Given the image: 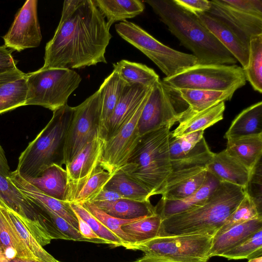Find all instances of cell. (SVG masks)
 <instances>
[{"instance_id": "cell-24", "label": "cell", "mask_w": 262, "mask_h": 262, "mask_svg": "<svg viewBox=\"0 0 262 262\" xmlns=\"http://www.w3.org/2000/svg\"><path fill=\"white\" fill-rule=\"evenodd\" d=\"M262 229V216L233 226L221 234L213 237L209 252V258L221 256L225 252L237 246L253 233Z\"/></svg>"}, {"instance_id": "cell-56", "label": "cell", "mask_w": 262, "mask_h": 262, "mask_svg": "<svg viewBox=\"0 0 262 262\" xmlns=\"http://www.w3.org/2000/svg\"><path fill=\"white\" fill-rule=\"evenodd\" d=\"M248 262H262V256H259L255 258L249 259Z\"/></svg>"}, {"instance_id": "cell-36", "label": "cell", "mask_w": 262, "mask_h": 262, "mask_svg": "<svg viewBox=\"0 0 262 262\" xmlns=\"http://www.w3.org/2000/svg\"><path fill=\"white\" fill-rule=\"evenodd\" d=\"M27 92L28 85L26 75L1 85L0 114L25 105Z\"/></svg>"}, {"instance_id": "cell-2", "label": "cell", "mask_w": 262, "mask_h": 262, "mask_svg": "<svg viewBox=\"0 0 262 262\" xmlns=\"http://www.w3.org/2000/svg\"><path fill=\"white\" fill-rule=\"evenodd\" d=\"M160 19L181 45L191 51L200 64L232 65L237 60L218 40L197 15L173 0H147Z\"/></svg>"}, {"instance_id": "cell-51", "label": "cell", "mask_w": 262, "mask_h": 262, "mask_svg": "<svg viewBox=\"0 0 262 262\" xmlns=\"http://www.w3.org/2000/svg\"><path fill=\"white\" fill-rule=\"evenodd\" d=\"M121 199L124 198L118 193L103 188L90 202L92 203L111 202Z\"/></svg>"}, {"instance_id": "cell-33", "label": "cell", "mask_w": 262, "mask_h": 262, "mask_svg": "<svg viewBox=\"0 0 262 262\" xmlns=\"http://www.w3.org/2000/svg\"><path fill=\"white\" fill-rule=\"evenodd\" d=\"M0 246L3 250L8 248L14 249L17 253L18 258L36 261L2 206H0Z\"/></svg>"}, {"instance_id": "cell-47", "label": "cell", "mask_w": 262, "mask_h": 262, "mask_svg": "<svg viewBox=\"0 0 262 262\" xmlns=\"http://www.w3.org/2000/svg\"><path fill=\"white\" fill-rule=\"evenodd\" d=\"M223 1L236 10L262 17L261 0H223Z\"/></svg>"}, {"instance_id": "cell-28", "label": "cell", "mask_w": 262, "mask_h": 262, "mask_svg": "<svg viewBox=\"0 0 262 262\" xmlns=\"http://www.w3.org/2000/svg\"><path fill=\"white\" fill-rule=\"evenodd\" d=\"M226 152L250 171L262 155V135L227 140Z\"/></svg>"}, {"instance_id": "cell-49", "label": "cell", "mask_w": 262, "mask_h": 262, "mask_svg": "<svg viewBox=\"0 0 262 262\" xmlns=\"http://www.w3.org/2000/svg\"><path fill=\"white\" fill-rule=\"evenodd\" d=\"M12 51L4 45L0 46V74L18 69L17 62L12 55Z\"/></svg>"}, {"instance_id": "cell-13", "label": "cell", "mask_w": 262, "mask_h": 262, "mask_svg": "<svg viewBox=\"0 0 262 262\" xmlns=\"http://www.w3.org/2000/svg\"><path fill=\"white\" fill-rule=\"evenodd\" d=\"M150 91L121 128L105 140L100 166L111 174L126 164L139 140L138 123Z\"/></svg>"}, {"instance_id": "cell-35", "label": "cell", "mask_w": 262, "mask_h": 262, "mask_svg": "<svg viewBox=\"0 0 262 262\" xmlns=\"http://www.w3.org/2000/svg\"><path fill=\"white\" fill-rule=\"evenodd\" d=\"M162 221L161 217L156 213L123 225L121 229L132 239L133 246L159 236Z\"/></svg>"}, {"instance_id": "cell-3", "label": "cell", "mask_w": 262, "mask_h": 262, "mask_svg": "<svg viewBox=\"0 0 262 262\" xmlns=\"http://www.w3.org/2000/svg\"><path fill=\"white\" fill-rule=\"evenodd\" d=\"M246 194L243 187L221 182L201 206L162 220L159 236L215 235Z\"/></svg>"}, {"instance_id": "cell-34", "label": "cell", "mask_w": 262, "mask_h": 262, "mask_svg": "<svg viewBox=\"0 0 262 262\" xmlns=\"http://www.w3.org/2000/svg\"><path fill=\"white\" fill-rule=\"evenodd\" d=\"M104 188L118 193L124 199L135 201H149L151 196L144 187L120 170L113 174Z\"/></svg>"}, {"instance_id": "cell-31", "label": "cell", "mask_w": 262, "mask_h": 262, "mask_svg": "<svg viewBox=\"0 0 262 262\" xmlns=\"http://www.w3.org/2000/svg\"><path fill=\"white\" fill-rule=\"evenodd\" d=\"M93 203L108 214L123 220L145 217L156 213L150 201L139 202L121 199L111 202Z\"/></svg>"}, {"instance_id": "cell-40", "label": "cell", "mask_w": 262, "mask_h": 262, "mask_svg": "<svg viewBox=\"0 0 262 262\" xmlns=\"http://www.w3.org/2000/svg\"><path fill=\"white\" fill-rule=\"evenodd\" d=\"M81 205L121 240L123 247L128 249H131L134 243L130 237L122 230L121 226L144 217L132 220L120 219L108 214L92 202H86Z\"/></svg>"}, {"instance_id": "cell-39", "label": "cell", "mask_w": 262, "mask_h": 262, "mask_svg": "<svg viewBox=\"0 0 262 262\" xmlns=\"http://www.w3.org/2000/svg\"><path fill=\"white\" fill-rule=\"evenodd\" d=\"M2 206L5 209L20 238L34 256L37 262H57V260L46 251L39 244L18 215L13 210L3 206Z\"/></svg>"}, {"instance_id": "cell-20", "label": "cell", "mask_w": 262, "mask_h": 262, "mask_svg": "<svg viewBox=\"0 0 262 262\" xmlns=\"http://www.w3.org/2000/svg\"><path fill=\"white\" fill-rule=\"evenodd\" d=\"M8 178L23 194L33 202L49 208L78 230L77 219L69 203L41 192L21 178L15 170L11 171Z\"/></svg>"}, {"instance_id": "cell-43", "label": "cell", "mask_w": 262, "mask_h": 262, "mask_svg": "<svg viewBox=\"0 0 262 262\" xmlns=\"http://www.w3.org/2000/svg\"><path fill=\"white\" fill-rule=\"evenodd\" d=\"M262 254V229L258 230L244 242L224 253L221 256L228 260L255 258Z\"/></svg>"}, {"instance_id": "cell-53", "label": "cell", "mask_w": 262, "mask_h": 262, "mask_svg": "<svg viewBox=\"0 0 262 262\" xmlns=\"http://www.w3.org/2000/svg\"><path fill=\"white\" fill-rule=\"evenodd\" d=\"M10 172L4 150L0 145V173L8 177Z\"/></svg>"}, {"instance_id": "cell-21", "label": "cell", "mask_w": 262, "mask_h": 262, "mask_svg": "<svg viewBox=\"0 0 262 262\" xmlns=\"http://www.w3.org/2000/svg\"><path fill=\"white\" fill-rule=\"evenodd\" d=\"M206 169L220 182L231 183L245 189L251 172L229 155L225 149L213 154Z\"/></svg>"}, {"instance_id": "cell-37", "label": "cell", "mask_w": 262, "mask_h": 262, "mask_svg": "<svg viewBox=\"0 0 262 262\" xmlns=\"http://www.w3.org/2000/svg\"><path fill=\"white\" fill-rule=\"evenodd\" d=\"M113 174L99 165L85 182L69 198L67 203L83 204L91 201L104 188Z\"/></svg>"}, {"instance_id": "cell-41", "label": "cell", "mask_w": 262, "mask_h": 262, "mask_svg": "<svg viewBox=\"0 0 262 262\" xmlns=\"http://www.w3.org/2000/svg\"><path fill=\"white\" fill-rule=\"evenodd\" d=\"M207 169H204L165 188L161 192V199L168 200L184 199L196 192L204 183Z\"/></svg>"}, {"instance_id": "cell-1", "label": "cell", "mask_w": 262, "mask_h": 262, "mask_svg": "<svg viewBox=\"0 0 262 262\" xmlns=\"http://www.w3.org/2000/svg\"><path fill=\"white\" fill-rule=\"evenodd\" d=\"M94 0H66L52 38L45 47L43 69H81L106 63L112 37Z\"/></svg>"}, {"instance_id": "cell-9", "label": "cell", "mask_w": 262, "mask_h": 262, "mask_svg": "<svg viewBox=\"0 0 262 262\" xmlns=\"http://www.w3.org/2000/svg\"><path fill=\"white\" fill-rule=\"evenodd\" d=\"M244 69L236 64H200L190 67L162 81L174 90L226 91L246 83Z\"/></svg>"}, {"instance_id": "cell-48", "label": "cell", "mask_w": 262, "mask_h": 262, "mask_svg": "<svg viewBox=\"0 0 262 262\" xmlns=\"http://www.w3.org/2000/svg\"><path fill=\"white\" fill-rule=\"evenodd\" d=\"M174 3L185 10L195 15L207 12L210 8V1L207 0H173Z\"/></svg>"}, {"instance_id": "cell-46", "label": "cell", "mask_w": 262, "mask_h": 262, "mask_svg": "<svg viewBox=\"0 0 262 262\" xmlns=\"http://www.w3.org/2000/svg\"><path fill=\"white\" fill-rule=\"evenodd\" d=\"M38 205L49 215L55 227L66 237L67 240L93 243L92 241L83 237L79 230L59 215L46 207Z\"/></svg>"}, {"instance_id": "cell-8", "label": "cell", "mask_w": 262, "mask_h": 262, "mask_svg": "<svg viewBox=\"0 0 262 262\" xmlns=\"http://www.w3.org/2000/svg\"><path fill=\"white\" fill-rule=\"evenodd\" d=\"M119 35L149 58L170 77L198 64L192 54L183 53L162 43L136 24L125 20L115 25Z\"/></svg>"}, {"instance_id": "cell-19", "label": "cell", "mask_w": 262, "mask_h": 262, "mask_svg": "<svg viewBox=\"0 0 262 262\" xmlns=\"http://www.w3.org/2000/svg\"><path fill=\"white\" fill-rule=\"evenodd\" d=\"M220 183L207 171L204 183L196 192L182 200H168L161 199L155 206L156 212L163 220L174 214L199 207L206 202Z\"/></svg>"}, {"instance_id": "cell-45", "label": "cell", "mask_w": 262, "mask_h": 262, "mask_svg": "<svg viewBox=\"0 0 262 262\" xmlns=\"http://www.w3.org/2000/svg\"><path fill=\"white\" fill-rule=\"evenodd\" d=\"M204 130H199L169 140L170 161L179 160L191 151L202 139Z\"/></svg>"}, {"instance_id": "cell-22", "label": "cell", "mask_w": 262, "mask_h": 262, "mask_svg": "<svg viewBox=\"0 0 262 262\" xmlns=\"http://www.w3.org/2000/svg\"><path fill=\"white\" fill-rule=\"evenodd\" d=\"M196 15L218 40L239 62L243 69L247 67L249 58V47L247 46L230 29L221 21L206 12Z\"/></svg>"}, {"instance_id": "cell-4", "label": "cell", "mask_w": 262, "mask_h": 262, "mask_svg": "<svg viewBox=\"0 0 262 262\" xmlns=\"http://www.w3.org/2000/svg\"><path fill=\"white\" fill-rule=\"evenodd\" d=\"M172 126L166 124L141 136L120 169L144 187L151 196L161 194L171 171L169 140Z\"/></svg>"}, {"instance_id": "cell-6", "label": "cell", "mask_w": 262, "mask_h": 262, "mask_svg": "<svg viewBox=\"0 0 262 262\" xmlns=\"http://www.w3.org/2000/svg\"><path fill=\"white\" fill-rule=\"evenodd\" d=\"M213 237L206 234L157 236L132 247L143 253L133 262H207Z\"/></svg>"}, {"instance_id": "cell-54", "label": "cell", "mask_w": 262, "mask_h": 262, "mask_svg": "<svg viewBox=\"0 0 262 262\" xmlns=\"http://www.w3.org/2000/svg\"><path fill=\"white\" fill-rule=\"evenodd\" d=\"M0 262H9V261L5 257L3 249L0 246Z\"/></svg>"}, {"instance_id": "cell-23", "label": "cell", "mask_w": 262, "mask_h": 262, "mask_svg": "<svg viewBox=\"0 0 262 262\" xmlns=\"http://www.w3.org/2000/svg\"><path fill=\"white\" fill-rule=\"evenodd\" d=\"M224 102L203 111L193 113L188 107L183 112L178 126L171 132L170 137H181L191 133L204 130L223 118Z\"/></svg>"}, {"instance_id": "cell-5", "label": "cell", "mask_w": 262, "mask_h": 262, "mask_svg": "<svg viewBox=\"0 0 262 262\" xmlns=\"http://www.w3.org/2000/svg\"><path fill=\"white\" fill-rule=\"evenodd\" d=\"M53 112L51 120L19 157L15 171L26 180L54 164L62 165L64 140L74 107L67 104Z\"/></svg>"}, {"instance_id": "cell-7", "label": "cell", "mask_w": 262, "mask_h": 262, "mask_svg": "<svg viewBox=\"0 0 262 262\" xmlns=\"http://www.w3.org/2000/svg\"><path fill=\"white\" fill-rule=\"evenodd\" d=\"M28 92L25 105H39L54 112L68 104L81 77L69 69H43L26 74Z\"/></svg>"}, {"instance_id": "cell-11", "label": "cell", "mask_w": 262, "mask_h": 262, "mask_svg": "<svg viewBox=\"0 0 262 262\" xmlns=\"http://www.w3.org/2000/svg\"><path fill=\"white\" fill-rule=\"evenodd\" d=\"M100 95L98 90L74 107L63 146L62 164L67 165L81 149L99 133Z\"/></svg>"}, {"instance_id": "cell-42", "label": "cell", "mask_w": 262, "mask_h": 262, "mask_svg": "<svg viewBox=\"0 0 262 262\" xmlns=\"http://www.w3.org/2000/svg\"><path fill=\"white\" fill-rule=\"evenodd\" d=\"M261 216V213L258 210L254 201L246 192L237 207L213 237L221 234L234 226Z\"/></svg>"}, {"instance_id": "cell-16", "label": "cell", "mask_w": 262, "mask_h": 262, "mask_svg": "<svg viewBox=\"0 0 262 262\" xmlns=\"http://www.w3.org/2000/svg\"><path fill=\"white\" fill-rule=\"evenodd\" d=\"M211 7L206 12L230 29L247 46L252 37L262 34V17L236 10L223 0L210 1Z\"/></svg>"}, {"instance_id": "cell-12", "label": "cell", "mask_w": 262, "mask_h": 262, "mask_svg": "<svg viewBox=\"0 0 262 262\" xmlns=\"http://www.w3.org/2000/svg\"><path fill=\"white\" fill-rule=\"evenodd\" d=\"M179 95L177 90L160 79L152 85L138 123L140 136L179 122L184 111L179 112L177 108L176 99Z\"/></svg>"}, {"instance_id": "cell-10", "label": "cell", "mask_w": 262, "mask_h": 262, "mask_svg": "<svg viewBox=\"0 0 262 262\" xmlns=\"http://www.w3.org/2000/svg\"><path fill=\"white\" fill-rule=\"evenodd\" d=\"M0 205L15 212L41 246L58 236L59 232L49 215L1 173Z\"/></svg>"}, {"instance_id": "cell-29", "label": "cell", "mask_w": 262, "mask_h": 262, "mask_svg": "<svg viewBox=\"0 0 262 262\" xmlns=\"http://www.w3.org/2000/svg\"><path fill=\"white\" fill-rule=\"evenodd\" d=\"M238 89L233 88L226 91H213L193 89H180L182 99L188 105V108L193 113L203 111L221 102L230 100Z\"/></svg>"}, {"instance_id": "cell-18", "label": "cell", "mask_w": 262, "mask_h": 262, "mask_svg": "<svg viewBox=\"0 0 262 262\" xmlns=\"http://www.w3.org/2000/svg\"><path fill=\"white\" fill-rule=\"evenodd\" d=\"M213 154L210 150L205 138L203 137L195 147L183 157L170 161L171 171L163 190L185 178L206 169V166L211 161Z\"/></svg>"}, {"instance_id": "cell-32", "label": "cell", "mask_w": 262, "mask_h": 262, "mask_svg": "<svg viewBox=\"0 0 262 262\" xmlns=\"http://www.w3.org/2000/svg\"><path fill=\"white\" fill-rule=\"evenodd\" d=\"M115 71L126 84L151 86L160 79L155 71L142 63L123 59L113 64Z\"/></svg>"}, {"instance_id": "cell-50", "label": "cell", "mask_w": 262, "mask_h": 262, "mask_svg": "<svg viewBox=\"0 0 262 262\" xmlns=\"http://www.w3.org/2000/svg\"><path fill=\"white\" fill-rule=\"evenodd\" d=\"M78 223V230L81 235L84 238L90 239L95 243L106 244L107 242L99 238L92 229L91 227L83 220L78 214L75 213Z\"/></svg>"}, {"instance_id": "cell-15", "label": "cell", "mask_w": 262, "mask_h": 262, "mask_svg": "<svg viewBox=\"0 0 262 262\" xmlns=\"http://www.w3.org/2000/svg\"><path fill=\"white\" fill-rule=\"evenodd\" d=\"M104 143L105 139L98 133L66 165L68 177L66 202L100 165Z\"/></svg>"}, {"instance_id": "cell-44", "label": "cell", "mask_w": 262, "mask_h": 262, "mask_svg": "<svg viewBox=\"0 0 262 262\" xmlns=\"http://www.w3.org/2000/svg\"><path fill=\"white\" fill-rule=\"evenodd\" d=\"M69 205L72 210L91 227L99 238L105 241L108 244L114 247H123L121 240L104 226L82 205L73 203H69Z\"/></svg>"}, {"instance_id": "cell-38", "label": "cell", "mask_w": 262, "mask_h": 262, "mask_svg": "<svg viewBox=\"0 0 262 262\" xmlns=\"http://www.w3.org/2000/svg\"><path fill=\"white\" fill-rule=\"evenodd\" d=\"M246 78L254 90L262 93V34L251 37L247 66L244 69Z\"/></svg>"}, {"instance_id": "cell-25", "label": "cell", "mask_w": 262, "mask_h": 262, "mask_svg": "<svg viewBox=\"0 0 262 262\" xmlns=\"http://www.w3.org/2000/svg\"><path fill=\"white\" fill-rule=\"evenodd\" d=\"M125 85V82L113 70L98 89L101 99L99 132L103 139L107 122Z\"/></svg>"}, {"instance_id": "cell-14", "label": "cell", "mask_w": 262, "mask_h": 262, "mask_svg": "<svg viewBox=\"0 0 262 262\" xmlns=\"http://www.w3.org/2000/svg\"><path fill=\"white\" fill-rule=\"evenodd\" d=\"M37 0H28L19 9L7 33L4 45L13 51L38 47L42 40L37 16Z\"/></svg>"}, {"instance_id": "cell-27", "label": "cell", "mask_w": 262, "mask_h": 262, "mask_svg": "<svg viewBox=\"0 0 262 262\" xmlns=\"http://www.w3.org/2000/svg\"><path fill=\"white\" fill-rule=\"evenodd\" d=\"M262 135V102L242 111L232 121L224 138L227 140Z\"/></svg>"}, {"instance_id": "cell-57", "label": "cell", "mask_w": 262, "mask_h": 262, "mask_svg": "<svg viewBox=\"0 0 262 262\" xmlns=\"http://www.w3.org/2000/svg\"><path fill=\"white\" fill-rule=\"evenodd\" d=\"M57 262H61V261H59L57 260Z\"/></svg>"}, {"instance_id": "cell-52", "label": "cell", "mask_w": 262, "mask_h": 262, "mask_svg": "<svg viewBox=\"0 0 262 262\" xmlns=\"http://www.w3.org/2000/svg\"><path fill=\"white\" fill-rule=\"evenodd\" d=\"M25 75V73L19 69L0 74V86L7 82L22 77Z\"/></svg>"}, {"instance_id": "cell-26", "label": "cell", "mask_w": 262, "mask_h": 262, "mask_svg": "<svg viewBox=\"0 0 262 262\" xmlns=\"http://www.w3.org/2000/svg\"><path fill=\"white\" fill-rule=\"evenodd\" d=\"M26 181L44 194L65 202L68 177L66 169L61 165L54 164L46 168L38 176Z\"/></svg>"}, {"instance_id": "cell-55", "label": "cell", "mask_w": 262, "mask_h": 262, "mask_svg": "<svg viewBox=\"0 0 262 262\" xmlns=\"http://www.w3.org/2000/svg\"><path fill=\"white\" fill-rule=\"evenodd\" d=\"M9 262H37L31 259H20V258H16L13 260L10 261Z\"/></svg>"}, {"instance_id": "cell-30", "label": "cell", "mask_w": 262, "mask_h": 262, "mask_svg": "<svg viewBox=\"0 0 262 262\" xmlns=\"http://www.w3.org/2000/svg\"><path fill=\"white\" fill-rule=\"evenodd\" d=\"M94 2L106 18L109 28L117 21H124L140 14L145 8L143 2L139 0H94Z\"/></svg>"}, {"instance_id": "cell-17", "label": "cell", "mask_w": 262, "mask_h": 262, "mask_svg": "<svg viewBox=\"0 0 262 262\" xmlns=\"http://www.w3.org/2000/svg\"><path fill=\"white\" fill-rule=\"evenodd\" d=\"M151 86L126 84L107 122L105 140L116 134L126 123L148 94Z\"/></svg>"}]
</instances>
